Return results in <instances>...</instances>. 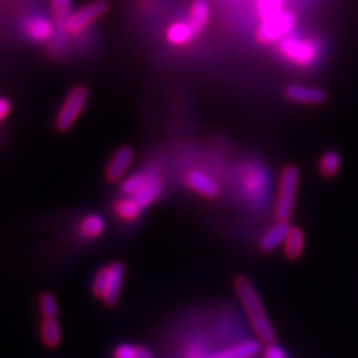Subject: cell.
I'll use <instances>...</instances> for the list:
<instances>
[{"mask_svg":"<svg viewBox=\"0 0 358 358\" xmlns=\"http://www.w3.org/2000/svg\"><path fill=\"white\" fill-rule=\"evenodd\" d=\"M233 288L241 300L245 315L248 318L257 339L266 346L275 343V330L272 327V322L267 317L260 294L257 293L252 282L246 276L238 275L233 281Z\"/></svg>","mask_w":358,"mask_h":358,"instance_id":"obj_1","label":"cell"},{"mask_svg":"<svg viewBox=\"0 0 358 358\" xmlns=\"http://www.w3.org/2000/svg\"><path fill=\"white\" fill-rule=\"evenodd\" d=\"M10 110H13V105H10L9 100L0 96V122H3L9 117Z\"/></svg>","mask_w":358,"mask_h":358,"instance_id":"obj_29","label":"cell"},{"mask_svg":"<svg viewBox=\"0 0 358 358\" xmlns=\"http://www.w3.org/2000/svg\"><path fill=\"white\" fill-rule=\"evenodd\" d=\"M289 230H291V226L288 221H278L263 234V238L260 239V243H259L260 250L263 252L275 251L276 248H279V246L284 245Z\"/></svg>","mask_w":358,"mask_h":358,"instance_id":"obj_15","label":"cell"},{"mask_svg":"<svg viewBox=\"0 0 358 358\" xmlns=\"http://www.w3.org/2000/svg\"><path fill=\"white\" fill-rule=\"evenodd\" d=\"M263 357H264V358H288L287 354L284 352V350L279 348V346H278L276 343L267 345L266 350H264Z\"/></svg>","mask_w":358,"mask_h":358,"instance_id":"obj_28","label":"cell"},{"mask_svg":"<svg viewBox=\"0 0 358 358\" xmlns=\"http://www.w3.org/2000/svg\"><path fill=\"white\" fill-rule=\"evenodd\" d=\"M296 15L291 10H281L273 17L263 20L260 27L255 31V39L263 45H272L275 42H281L289 36L291 30L294 29Z\"/></svg>","mask_w":358,"mask_h":358,"instance_id":"obj_6","label":"cell"},{"mask_svg":"<svg viewBox=\"0 0 358 358\" xmlns=\"http://www.w3.org/2000/svg\"><path fill=\"white\" fill-rule=\"evenodd\" d=\"M342 166L341 155L336 151H327L321 155V159L318 162V169L320 173L324 178H333L339 173Z\"/></svg>","mask_w":358,"mask_h":358,"instance_id":"obj_22","label":"cell"},{"mask_svg":"<svg viewBox=\"0 0 358 358\" xmlns=\"http://www.w3.org/2000/svg\"><path fill=\"white\" fill-rule=\"evenodd\" d=\"M279 52L293 64L308 67L317 62L320 47L315 41L299 36H287L279 42Z\"/></svg>","mask_w":358,"mask_h":358,"instance_id":"obj_7","label":"cell"},{"mask_svg":"<svg viewBox=\"0 0 358 358\" xmlns=\"http://www.w3.org/2000/svg\"><path fill=\"white\" fill-rule=\"evenodd\" d=\"M284 96L289 102L301 105H320L327 100V93L324 90L301 84H291L285 87Z\"/></svg>","mask_w":358,"mask_h":358,"instance_id":"obj_10","label":"cell"},{"mask_svg":"<svg viewBox=\"0 0 358 358\" xmlns=\"http://www.w3.org/2000/svg\"><path fill=\"white\" fill-rule=\"evenodd\" d=\"M185 184L189 189L208 200H214L220 196V187L209 175L200 171H189L185 175Z\"/></svg>","mask_w":358,"mask_h":358,"instance_id":"obj_11","label":"cell"},{"mask_svg":"<svg viewBox=\"0 0 358 358\" xmlns=\"http://www.w3.org/2000/svg\"><path fill=\"white\" fill-rule=\"evenodd\" d=\"M51 14L55 22L63 24L64 20L72 14V0H51Z\"/></svg>","mask_w":358,"mask_h":358,"instance_id":"obj_25","label":"cell"},{"mask_svg":"<svg viewBox=\"0 0 358 358\" xmlns=\"http://www.w3.org/2000/svg\"><path fill=\"white\" fill-rule=\"evenodd\" d=\"M112 358H138V346L121 343L112 352Z\"/></svg>","mask_w":358,"mask_h":358,"instance_id":"obj_27","label":"cell"},{"mask_svg":"<svg viewBox=\"0 0 358 358\" xmlns=\"http://www.w3.org/2000/svg\"><path fill=\"white\" fill-rule=\"evenodd\" d=\"M90 99V90L84 84L75 85L69 93H67L66 99L60 109L57 110V115L54 120V127L60 133H67L75 124L78 118L81 117Z\"/></svg>","mask_w":358,"mask_h":358,"instance_id":"obj_3","label":"cell"},{"mask_svg":"<svg viewBox=\"0 0 358 358\" xmlns=\"http://www.w3.org/2000/svg\"><path fill=\"white\" fill-rule=\"evenodd\" d=\"M39 333H41L42 343L47 346V348H51V350L57 348L62 342V327L57 318L42 320Z\"/></svg>","mask_w":358,"mask_h":358,"instance_id":"obj_20","label":"cell"},{"mask_svg":"<svg viewBox=\"0 0 358 358\" xmlns=\"http://www.w3.org/2000/svg\"><path fill=\"white\" fill-rule=\"evenodd\" d=\"M38 308L42 315V320L57 318L59 315V305L57 300L51 293H41L38 297Z\"/></svg>","mask_w":358,"mask_h":358,"instance_id":"obj_24","label":"cell"},{"mask_svg":"<svg viewBox=\"0 0 358 358\" xmlns=\"http://www.w3.org/2000/svg\"><path fill=\"white\" fill-rule=\"evenodd\" d=\"M305 250V233L297 227H291L288 236L284 242V254L287 259L296 260L303 254Z\"/></svg>","mask_w":358,"mask_h":358,"instance_id":"obj_21","label":"cell"},{"mask_svg":"<svg viewBox=\"0 0 358 358\" xmlns=\"http://www.w3.org/2000/svg\"><path fill=\"white\" fill-rule=\"evenodd\" d=\"M300 172L296 166H285L279 176L278 196L275 205V217L278 221H288L293 215L299 189Z\"/></svg>","mask_w":358,"mask_h":358,"instance_id":"obj_4","label":"cell"},{"mask_svg":"<svg viewBox=\"0 0 358 358\" xmlns=\"http://www.w3.org/2000/svg\"><path fill=\"white\" fill-rule=\"evenodd\" d=\"M262 342L260 341H243L230 346L215 354H208L201 358H254L260 354Z\"/></svg>","mask_w":358,"mask_h":358,"instance_id":"obj_14","label":"cell"},{"mask_svg":"<svg viewBox=\"0 0 358 358\" xmlns=\"http://www.w3.org/2000/svg\"><path fill=\"white\" fill-rule=\"evenodd\" d=\"M112 210L117 218H120L121 221L124 222H133L141 218L142 215V208L139 206V203L134 200L131 196H122L120 199H117L112 205Z\"/></svg>","mask_w":358,"mask_h":358,"instance_id":"obj_18","label":"cell"},{"mask_svg":"<svg viewBox=\"0 0 358 358\" xmlns=\"http://www.w3.org/2000/svg\"><path fill=\"white\" fill-rule=\"evenodd\" d=\"M282 5L284 0H257V10H259V15L263 21L281 13Z\"/></svg>","mask_w":358,"mask_h":358,"instance_id":"obj_26","label":"cell"},{"mask_svg":"<svg viewBox=\"0 0 358 358\" xmlns=\"http://www.w3.org/2000/svg\"><path fill=\"white\" fill-rule=\"evenodd\" d=\"M197 36V33L189 24L188 20H176L171 22L166 29V41L169 42L172 47H187L192 43Z\"/></svg>","mask_w":358,"mask_h":358,"instance_id":"obj_13","label":"cell"},{"mask_svg":"<svg viewBox=\"0 0 358 358\" xmlns=\"http://www.w3.org/2000/svg\"><path fill=\"white\" fill-rule=\"evenodd\" d=\"M126 278V266L122 262H112L99 268L92 282V293L108 308L115 306L120 300Z\"/></svg>","mask_w":358,"mask_h":358,"instance_id":"obj_2","label":"cell"},{"mask_svg":"<svg viewBox=\"0 0 358 358\" xmlns=\"http://www.w3.org/2000/svg\"><path fill=\"white\" fill-rule=\"evenodd\" d=\"M187 20L197 33V36L201 35L208 29L210 21V5L208 0H193L188 8Z\"/></svg>","mask_w":358,"mask_h":358,"instance_id":"obj_16","label":"cell"},{"mask_svg":"<svg viewBox=\"0 0 358 358\" xmlns=\"http://www.w3.org/2000/svg\"><path fill=\"white\" fill-rule=\"evenodd\" d=\"M106 230V221L100 214H87L78 222V234L85 241L99 239Z\"/></svg>","mask_w":358,"mask_h":358,"instance_id":"obj_17","label":"cell"},{"mask_svg":"<svg viewBox=\"0 0 358 358\" xmlns=\"http://www.w3.org/2000/svg\"><path fill=\"white\" fill-rule=\"evenodd\" d=\"M21 29H22V33H24V36L35 43H45L51 41L54 38V31H55L54 21L41 14L27 15L24 20H22Z\"/></svg>","mask_w":358,"mask_h":358,"instance_id":"obj_8","label":"cell"},{"mask_svg":"<svg viewBox=\"0 0 358 358\" xmlns=\"http://www.w3.org/2000/svg\"><path fill=\"white\" fill-rule=\"evenodd\" d=\"M163 192H164V182H163V176H162L159 179H155V181L150 182L148 185H145L142 189H139V192L131 197L138 201L142 209H147L162 197Z\"/></svg>","mask_w":358,"mask_h":358,"instance_id":"obj_19","label":"cell"},{"mask_svg":"<svg viewBox=\"0 0 358 358\" xmlns=\"http://www.w3.org/2000/svg\"><path fill=\"white\" fill-rule=\"evenodd\" d=\"M138 358H154V355L145 346H138Z\"/></svg>","mask_w":358,"mask_h":358,"instance_id":"obj_30","label":"cell"},{"mask_svg":"<svg viewBox=\"0 0 358 358\" xmlns=\"http://www.w3.org/2000/svg\"><path fill=\"white\" fill-rule=\"evenodd\" d=\"M159 178H162V173L155 167H147V169L138 171L122 179L120 182V189L124 196H134L145 185H148Z\"/></svg>","mask_w":358,"mask_h":358,"instance_id":"obj_12","label":"cell"},{"mask_svg":"<svg viewBox=\"0 0 358 358\" xmlns=\"http://www.w3.org/2000/svg\"><path fill=\"white\" fill-rule=\"evenodd\" d=\"M134 162V151L130 147H121L114 154L105 167V179L108 182H121L126 178Z\"/></svg>","mask_w":358,"mask_h":358,"instance_id":"obj_9","label":"cell"},{"mask_svg":"<svg viewBox=\"0 0 358 358\" xmlns=\"http://www.w3.org/2000/svg\"><path fill=\"white\" fill-rule=\"evenodd\" d=\"M109 5L105 0H96L80 9L72 10V14L64 20L62 29L69 36H81L84 31L92 27L96 21L106 15Z\"/></svg>","mask_w":358,"mask_h":358,"instance_id":"obj_5","label":"cell"},{"mask_svg":"<svg viewBox=\"0 0 358 358\" xmlns=\"http://www.w3.org/2000/svg\"><path fill=\"white\" fill-rule=\"evenodd\" d=\"M243 187H245V193L251 199L260 197L264 193V176L262 175V171L252 169L246 173Z\"/></svg>","mask_w":358,"mask_h":358,"instance_id":"obj_23","label":"cell"}]
</instances>
